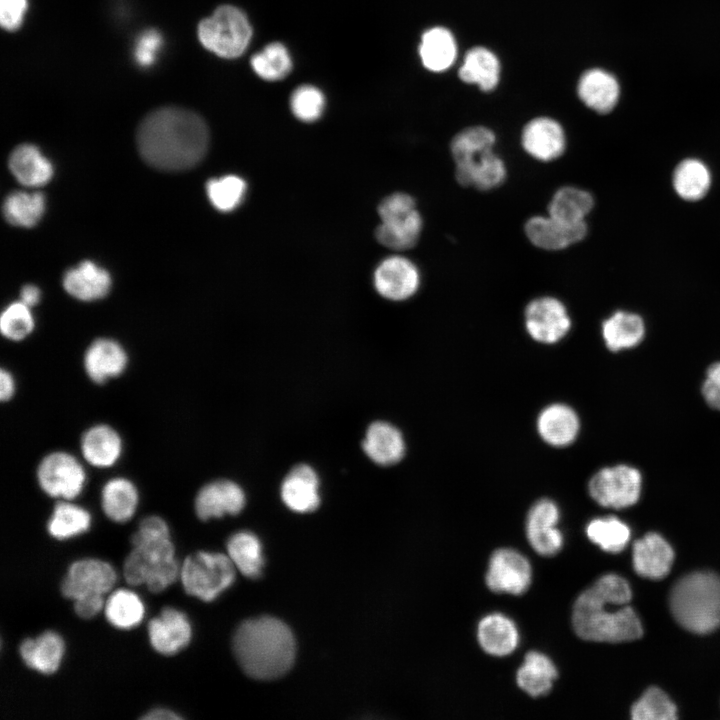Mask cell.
<instances>
[{
  "instance_id": "1",
  "label": "cell",
  "mask_w": 720,
  "mask_h": 720,
  "mask_svg": "<svg viewBox=\"0 0 720 720\" xmlns=\"http://www.w3.org/2000/svg\"><path fill=\"white\" fill-rule=\"evenodd\" d=\"M136 141L141 157L150 166L182 171L204 158L209 131L198 114L180 107H161L141 121Z\"/></svg>"
},
{
  "instance_id": "2",
  "label": "cell",
  "mask_w": 720,
  "mask_h": 720,
  "mask_svg": "<svg viewBox=\"0 0 720 720\" xmlns=\"http://www.w3.org/2000/svg\"><path fill=\"white\" fill-rule=\"evenodd\" d=\"M631 589L628 582L615 574L599 578L576 599L572 625L582 639L619 643L642 636L641 622L629 605Z\"/></svg>"
},
{
  "instance_id": "3",
  "label": "cell",
  "mask_w": 720,
  "mask_h": 720,
  "mask_svg": "<svg viewBox=\"0 0 720 720\" xmlns=\"http://www.w3.org/2000/svg\"><path fill=\"white\" fill-rule=\"evenodd\" d=\"M295 639L289 627L273 617L242 622L233 636V652L252 678L269 680L286 673L295 658Z\"/></svg>"
},
{
  "instance_id": "4",
  "label": "cell",
  "mask_w": 720,
  "mask_h": 720,
  "mask_svg": "<svg viewBox=\"0 0 720 720\" xmlns=\"http://www.w3.org/2000/svg\"><path fill=\"white\" fill-rule=\"evenodd\" d=\"M132 550L123 565V576L130 585H146L159 593L175 582L180 568L167 523L159 516L141 520L131 537Z\"/></svg>"
},
{
  "instance_id": "5",
  "label": "cell",
  "mask_w": 720,
  "mask_h": 720,
  "mask_svg": "<svg viewBox=\"0 0 720 720\" xmlns=\"http://www.w3.org/2000/svg\"><path fill=\"white\" fill-rule=\"evenodd\" d=\"M670 608L676 621L697 634L720 626V576L700 571L682 577L672 588Z\"/></svg>"
},
{
  "instance_id": "6",
  "label": "cell",
  "mask_w": 720,
  "mask_h": 720,
  "mask_svg": "<svg viewBox=\"0 0 720 720\" xmlns=\"http://www.w3.org/2000/svg\"><path fill=\"white\" fill-rule=\"evenodd\" d=\"M197 34L207 50L222 58L232 59L246 50L252 29L240 9L222 5L199 23Z\"/></svg>"
},
{
  "instance_id": "7",
  "label": "cell",
  "mask_w": 720,
  "mask_h": 720,
  "mask_svg": "<svg viewBox=\"0 0 720 720\" xmlns=\"http://www.w3.org/2000/svg\"><path fill=\"white\" fill-rule=\"evenodd\" d=\"M235 568L228 555L198 551L184 560L179 577L187 594L210 602L232 585Z\"/></svg>"
},
{
  "instance_id": "8",
  "label": "cell",
  "mask_w": 720,
  "mask_h": 720,
  "mask_svg": "<svg viewBox=\"0 0 720 720\" xmlns=\"http://www.w3.org/2000/svg\"><path fill=\"white\" fill-rule=\"evenodd\" d=\"M381 219L376 228L377 241L390 249L407 250L414 247L423 227V220L414 198L406 193H394L378 206Z\"/></svg>"
},
{
  "instance_id": "9",
  "label": "cell",
  "mask_w": 720,
  "mask_h": 720,
  "mask_svg": "<svg viewBox=\"0 0 720 720\" xmlns=\"http://www.w3.org/2000/svg\"><path fill=\"white\" fill-rule=\"evenodd\" d=\"M36 478L39 487L50 497L72 500L84 489L87 475L74 455L54 451L39 462Z\"/></svg>"
},
{
  "instance_id": "10",
  "label": "cell",
  "mask_w": 720,
  "mask_h": 720,
  "mask_svg": "<svg viewBox=\"0 0 720 720\" xmlns=\"http://www.w3.org/2000/svg\"><path fill=\"white\" fill-rule=\"evenodd\" d=\"M641 482L640 472L631 466L605 467L592 476L588 491L604 507L626 508L638 501Z\"/></svg>"
},
{
  "instance_id": "11",
  "label": "cell",
  "mask_w": 720,
  "mask_h": 720,
  "mask_svg": "<svg viewBox=\"0 0 720 720\" xmlns=\"http://www.w3.org/2000/svg\"><path fill=\"white\" fill-rule=\"evenodd\" d=\"M524 323L529 336L542 344L559 342L571 328L565 305L552 296L530 301L524 311Z\"/></svg>"
},
{
  "instance_id": "12",
  "label": "cell",
  "mask_w": 720,
  "mask_h": 720,
  "mask_svg": "<svg viewBox=\"0 0 720 720\" xmlns=\"http://www.w3.org/2000/svg\"><path fill=\"white\" fill-rule=\"evenodd\" d=\"M116 580V571L108 562L84 558L68 567L60 589L64 597L74 601L90 594L104 595L113 588Z\"/></svg>"
},
{
  "instance_id": "13",
  "label": "cell",
  "mask_w": 720,
  "mask_h": 720,
  "mask_svg": "<svg viewBox=\"0 0 720 720\" xmlns=\"http://www.w3.org/2000/svg\"><path fill=\"white\" fill-rule=\"evenodd\" d=\"M531 566L528 559L516 550H496L489 561L486 584L496 593L520 595L531 583Z\"/></svg>"
},
{
  "instance_id": "14",
  "label": "cell",
  "mask_w": 720,
  "mask_h": 720,
  "mask_svg": "<svg viewBox=\"0 0 720 720\" xmlns=\"http://www.w3.org/2000/svg\"><path fill=\"white\" fill-rule=\"evenodd\" d=\"M377 292L393 301H402L413 296L420 285V273L416 265L402 256L384 259L374 273Z\"/></svg>"
},
{
  "instance_id": "15",
  "label": "cell",
  "mask_w": 720,
  "mask_h": 720,
  "mask_svg": "<svg viewBox=\"0 0 720 720\" xmlns=\"http://www.w3.org/2000/svg\"><path fill=\"white\" fill-rule=\"evenodd\" d=\"M560 512L552 500L541 499L529 510L526 522L527 539L532 548L543 556L560 551L563 535L557 528Z\"/></svg>"
},
{
  "instance_id": "16",
  "label": "cell",
  "mask_w": 720,
  "mask_h": 720,
  "mask_svg": "<svg viewBox=\"0 0 720 720\" xmlns=\"http://www.w3.org/2000/svg\"><path fill=\"white\" fill-rule=\"evenodd\" d=\"M147 631L153 649L166 656L184 649L192 637L188 617L173 607H165L157 617L151 619Z\"/></svg>"
},
{
  "instance_id": "17",
  "label": "cell",
  "mask_w": 720,
  "mask_h": 720,
  "mask_svg": "<svg viewBox=\"0 0 720 720\" xmlns=\"http://www.w3.org/2000/svg\"><path fill=\"white\" fill-rule=\"evenodd\" d=\"M521 145L532 158L549 162L558 159L566 149V135L561 124L550 117L530 120L521 133Z\"/></svg>"
},
{
  "instance_id": "18",
  "label": "cell",
  "mask_w": 720,
  "mask_h": 720,
  "mask_svg": "<svg viewBox=\"0 0 720 720\" xmlns=\"http://www.w3.org/2000/svg\"><path fill=\"white\" fill-rule=\"evenodd\" d=\"M524 232L535 247L559 251L584 239L587 234V224L586 222L568 224L549 215H537L526 221Z\"/></svg>"
},
{
  "instance_id": "19",
  "label": "cell",
  "mask_w": 720,
  "mask_h": 720,
  "mask_svg": "<svg viewBox=\"0 0 720 720\" xmlns=\"http://www.w3.org/2000/svg\"><path fill=\"white\" fill-rule=\"evenodd\" d=\"M128 365L124 347L110 338L95 339L83 356V367L88 378L103 384L123 374Z\"/></svg>"
},
{
  "instance_id": "20",
  "label": "cell",
  "mask_w": 720,
  "mask_h": 720,
  "mask_svg": "<svg viewBox=\"0 0 720 720\" xmlns=\"http://www.w3.org/2000/svg\"><path fill=\"white\" fill-rule=\"evenodd\" d=\"M245 505V495L239 485L230 480L212 481L198 491L194 507L201 520L238 514Z\"/></svg>"
},
{
  "instance_id": "21",
  "label": "cell",
  "mask_w": 720,
  "mask_h": 720,
  "mask_svg": "<svg viewBox=\"0 0 720 720\" xmlns=\"http://www.w3.org/2000/svg\"><path fill=\"white\" fill-rule=\"evenodd\" d=\"M506 176V165L494 150L455 164V178L464 187L492 190L503 184Z\"/></svg>"
},
{
  "instance_id": "22",
  "label": "cell",
  "mask_w": 720,
  "mask_h": 720,
  "mask_svg": "<svg viewBox=\"0 0 720 720\" xmlns=\"http://www.w3.org/2000/svg\"><path fill=\"white\" fill-rule=\"evenodd\" d=\"M80 450L83 459L89 465L100 469L109 468L121 458L123 441L120 434L111 426L97 424L82 434Z\"/></svg>"
},
{
  "instance_id": "23",
  "label": "cell",
  "mask_w": 720,
  "mask_h": 720,
  "mask_svg": "<svg viewBox=\"0 0 720 720\" xmlns=\"http://www.w3.org/2000/svg\"><path fill=\"white\" fill-rule=\"evenodd\" d=\"M674 552L668 542L656 533H648L633 546V565L642 577L661 579L672 566Z\"/></svg>"
},
{
  "instance_id": "24",
  "label": "cell",
  "mask_w": 720,
  "mask_h": 720,
  "mask_svg": "<svg viewBox=\"0 0 720 720\" xmlns=\"http://www.w3.org/2000/svg\"><path fill=\"white\" fill-rule=\"evenodd\" d=\"M319 480L306 464L293 467L281 485V497L286 506L299 513L312 512L319 506Z\"/></svg>"
},
{
  "instance_id": "25",
  "label": "cell",
  "mask_w": 720,
  "mask_h": 720,
  "mask_svg": "<svg viewBox=\"0 0 720 720\" xmlns=\"http://www.w3.org/2000/svg\"><path fill=\"white\" fill-rule=\"evenodd\" d=\"M580 429L577 413L568 405L556 403L545 407L537 418V431L547 444L565 447L575 441Z\"/></svg>"
},
{
  "instance_id": "26",
  "label": "cell",
  "mask_w": 720,
  "mask_h": 720,
  "mask_svg": "<svg viewBox=\"0 0 720 720\" xmlns=\"http://www.w3.org/2000/svg\"><path fill=\"white\" fill-rule=\"evenodd\" d=\"M65 651L63 638L55 631H45L35 638H27L19 646L24 664L42 674L56 672Z\"/></svg>"
},
{
  "instance_id": "27",
  "label": "cell",
  "mask_w": 720,
  "mask_h": 720,
  "mask_svg": "<svg viewBox=\"0 0 720 720\" xmlns=\"http://www.w3.org/2000/svg\"><path fill=\"white\" fill-rule=\"evenodd\" d=\"M577 93L581 101L598 113H608L616 106L619 84L616 78L599 68L585 71L579 79Z\"/></svg>"
},
{
  "instance_id": "28",
  "label": "cell",
  "mask_w": 720,
  "mask_h": 720,
  "mask_svg": "<svg viewBox=\"0 0 720 720\" xmlns=\"http://www.w3.org/2000/svg\"><path fill=\"white\" fill-rule=\"evenodd\" d=\"M366 455L382 466L399 462L405 453V443L401 432L393 425L376 421L367 429L362 442Z\"/></svg>"
},
{
  "instance_id": "29",
  "label": "cell",
  "mask_w": 720,
  "mask_h": 720,
  "mask_svg": "<svg viewBox=\"0 0 720 720\" xmlns=\"http://www.w3.org/2000/svg\"><path fill=\"white\" fill-rule=\"evenodd\" d=\"M63 286L68 294L78 300L95 301L108 294L111 278L104 269L84 261L65 273Z\"/></svg>"
},
{
  "instance_id": "30",
  "label": "cell",
  "mask_w": 720,
  "mask_h": 720,
  "mask_svg": "<svg viewBox=\"0 0 720 720\" xmlns=\"http://www.w3.org/2000/svg\"><path fill=\"white\" fill-rule=\"evenodd\" d=\"M477 638L486 653L498 657L511 654L519 643V633L515 623L499 613L489 614L481 619Z\"/></svg>"
},
{
  "instance_id": "31",
  "label": "cell",
  "mask_w": 720,
  "mask_h": 720,
  "mask_svg": "<svg viewBox=\"0 0 720 720\" xmlns=\"http://www.w3.org/2000/svg\"><path fill=\"white\" fill-rule=\"evenodd\" d=\"M419 55L423 66L429 71L447 70L453 65L457 55L453 34L441 26L426 30L421 37Z\"/></svg>"
},
{
  "instance_id": "32",
  "label": "cell",
  "mask_w": 720,
  "mask_h": 720,
  "mask_svg": "<svg viewBox=\"0 0 720 720\" xmlns=\"http://www.w3.org/2000/svg\"><path fill=\"white\" fill-rule=\"evenodd\" d=\"M139 494L134 483L124 477L108 480L101 490V506L105 515L112 521L123 523L134 515Z\"/></svg>"
},
{
  "instance_id": "33",
  "label": "cell",
  "mask_w": 720,
  "mask_h": 720,
  "mask_svg": "<svg viewBox=\"0 0 720 720\" xmlns=\"http://www.w3.org/2000/svg\"><path fill=\"white\" fill-rule=\"evenodd\" d=\"M460 79L477 85L485 92L496 88L500 78V63L497 56L485 47H473L465 55L459 68Z\"/></svg>"
},
{
  "instance_id": "34",
  "label": "cell",
  "mask_w": 720,
  "mask_h": 720,
  "mask_svg": "<svg viewBox=\"0 0 720 720\" xmlns=\"http://www.w3.org/2000/svg\"><path fill=\"white\" fill-rule=\"evenodd\" d=\"M9 167L15 178L26 186H41L53 174L51 163L32 144L16 147L9 157Z\"/></svg>"
},
{
  "instance_id": "35",
  "label": "cell",
  "mask_w": 720,
  "mask_h": 720,
  "mask_svg": "<svg viewBox=\"0 0 720 720\" xmlns=\"http://www.w3.org/2000/svg\"><path fill=\"white\" fill-rule=\"evenodd\" d=\"M558 672L549 657L531 651L526 654L524 662L518 669L516 681L518 686L532 697L546 695L552 688Z\"/></svg>"
},
{
  "instance_id": "36",
  "label": "cell",
  "mask_w": 720,
  "mask_h": 720,
  "mask_svg": "<svg viewBox=\"0 0 720 720\" xmlns=\"http://www.w3.org/2000/svg\"><path fill=\"white\" fill-rule=\"evenodd\" d=\"M644 334V322L634 313L617 311L602 323L604 342L613 352L638 345Z\"/></svg>"
},
{
  "instance_id": "37",
  "label": "cell",
  "mask_w": 720,
  "mask_h": 720,
  "mask_svg": "<svg viewBox=\"0 0 720 720\" xmlns=\"http://www.w3.org/2000/svg\"><path fill=\"white\" fill-rule=\"evenodd\" d=\"M593 205V197L588 191L563 186L553 194L548 204V215L568 224L583 223Z\"/></svg>"
},
{
  "instance_id": "38",
  "label": "cell",
  "mask_w": 720,
  "mask_h": 720,
  "mask_svg": "<svg viewBox=\"0 0 720 720\" xmlns=\"http://www.w3.org/2000/svg\"><path fill=\"white\" fill-rule=\"evenodd\" d=\"M228 556L234 566L249 578H258L264 566L262 546L254 534L242 531L232 535L227 542Z\"/></svg>"
},
{
  "instance_id": "39",
  "label": "cell",
  "mask_w": 720,
  "mask_h": 720,
  "mask_svg": "<svg viewBox=\"0 0 720 720\" xmlns=\"http://www.w3.org/2000/svg\"><path fill=\"white\" fill-rule=\"evenodd\" d=\"M108 622L122 630L137 626L145 614V606L140 597L131 590L118 589L113 591L104 604Z\"/></svg>"
},
{
  "instance_id": "40",
  "label": "cell",
  "mask_w": 720,
  "mask_h": 720,
  "mask_svg": "<svg viewBox=\"0 0 720 720\" xmlns=\"http://www.w3.org/2000/svg\"><path fill=\"white\" fill-rule=\"evenodd\" d=\"M69 501L58 502L47 523L48 533L58 540L80 535L86 532L91 525L89 511Z\"/></svg>"
},
{
  "instance_id": "41",
  "label": "cell",
  "mask_w": 720,
  "mask_h": 720,
  "mask_svg": "<svg viewBox=\"0 0 720 720\" xmlns=\"http://www.w3.org/2000/svg\"><path fill=\"white\" fill-rule=\"evenodd\" d=\"M711 185L708 167L698 159H685L673 173V186L677 194L689 201L705 196Z\"/></svg>"
},
{
  "instance_id": "42",
  "label": "cell",
  "mask_w": 720,
  "mask_h": 720,
  "mask_svg": "<svg viewBox=\"0 0 720 720\" xmlns=\"http://www.w3.org/2000/svg\"><path fill=\"white\" fill-rule=\"evenodd\" d=\"M45 210V199L41 193L14 192L3 204L6 220L15 226L32 227L38 223Z\"/></svg>"
},
{
  "instance_id": "43",
  "label": "cell",
  "mask_w": 720,
  "mask_h": 720,
  "mask_svg": "<svg viewBox=\"0 0 720 720\" xmlns=\"http://www.w3.org/2000/svg\"><path fill=\"white\" fill-rule=\"evenodd\" d=\"M495 144L496 135L491 129L473 126L461 130L453 137L450 151L456 164L477 154L494 150Z\"/></svg>"
},
{
  "instance_id": "44",
  "label": "cell",
  "mask_w": 720,
  "mask_h": 720,
  "mask_svg": "<svg viewBox=\"0 0 720 720\" xmlns=\"http://www.w3.org/2000/svg\"><path fill=\"white\" fill-rule=\"evenodd\" d=\"M586 533L593 543L612 553L623 550L630 538L629 527L615 517L593 519L587 525Z\"/></svg>"
},
{
  "instance_id": "45",
  "label": "cell",
  "mask_w": 720,
  "mask_h": 720,
  "mask_svg": "<svg viewBox=\"0 0 720 720\" xmlns=\"http://www.w3.org/2000/svg\"><path fill=\"white\" fill-rule=\"evenodd\" d=\"M254 72L264 80L275 81L284 78L291 70L290 55L281 43L267 45L251 59Z\"/></svg>"
},
{
  "instance_id": "46",
  "label": "cell",
  "mask_w": 720,
  "mask_h": 720,
  "mask_svg": "<svg viewBox=\"0 0 720 720\" xmlns=\"http://www.w3.org/2000/svg\"><path fill=\"white\" fill-rule=\"evenodd\" d=\"M634 720H674L677 710L671 699L658 687H650L631 708Z\"/></svg>"
},
{
  "instance_id": "47",
  "label": "cell",
  "mask_w": 720,
  "mask_h": 720,
  "mask_svg": "<svg viewBox=\"0 0 720 720\" xmlns=\"http://www.w3.org/2000/svg\"><path fill=\"white\" fill-rule=\"evenodd\" d=\"M245 191V181L235 175L212 179L207 183V195L210 202L222 212L235 209L241 203Z\"/></svg>"
},
{
  "instance_id": "48",
  "label": "cell",
  "mask_w": 720,
  "mask_h": 720,
  "mask_svg": "<svg viewBox=\"0 0 720 720\" xmlns=\"http://www.w3.org/2000/svg\"><path fill=\"white\" fill-rule=\"evenodd\" d=\"M31 307L21 300L9 304L0 317V331L3 337L10 341H22L34 329V317Z\"/></svg>"
},
{
  "instance_id": "49",
  "label": "cell",
  "mask_w": 720,
  "mask_h": 720,
  "mask_svg": "<svg viewBox=\"0 0 720 720\" xmlns=\"http://www.w3.org/2000/svg\"><path fill=\"white\" fill-rule=\"evenodd\" d=\"M324 105L325 100L322 92L310 85L297 88L290 99L293 114L305 122L317 120L323 112Z\"/></svg>"
},
{
  "instance_id": "50",
  "label": "cell",
  "mask_w": 720,
  "mask_h": 720,
  "mask_svg": "<svg viewBox=\"0 0 720 720\" xmlns=\"http://www.w3.org/2000/svg\"><path fill=\"white\" fill-rule=\"evenodd\" d=\"M163 38L159 31L150 29L144 31L137 39L134 49V57L138 65L147 67L153 64L160 48Z\"/></svg>"
},
{
  "instance_id": "51",
  "label": "cell",
  "mask_w": 720,
  "mask_h": 720,
  "mask_svg": "<svg viewBox=\"0 0 720 720\" xmlns=\"http://www.w3.org/2000/svg\"><path fill=\"white\" fill-rule=\"evenodd\" d=\"M27 0H0V23L7 31L17 30L23 23Z\"/></svg>"
},
{
  "instance_id": "52",
  "label": "cell",
  "mask_w": 720,
  "mask_h": 720,
  "mask_svg": "<svg viewBox=\"0 0 720 720\" xmlns=\"http://www.w3.org/2000/svg\"><path fill=\"white\" fill-rule=\"evenodd\" d=\"M702 394L711 408L720 411V362L708 367L702 385Z\"/></svg>"
},
{
  "instance_id": "53",
  "label": "cell",
  "mask_w": 720,
  "mask_h": 720,
  "mask_svg": "<svg viewBox=\"0 0 720 720\" xmlns=\"http://www.w3.org/2000/svg\"><path fill=\"white\" fill-rule=\"evenodd\" d=\"M104 598L101 594H90L74 600V611L83 619L96 616L104 608Z\"/></svg>"
},
{
  "instance_id": "54",
  "label": "cell",
  "mask_w": 720,
  "mask_h": 720,
  "mask_svg": "<svg viewBox=\"0 0 720 720\" xmlns=\"http://www.w3.org/2000/svg\"><path fill=\"white\" fill-rule=\"evenodd\" d=\"M16 382L14 376L5 368L0 372V398L1 401H9L15 394Z\"/></svg>"
},
{
  "instance_id": "55",
  "label": "cell",
  "mask_w": 720,
  "mask_h": 720,
  "mask_svg": "<svg viewBox=\"0 0 720 720\" xmlns=\"http://www.w3.org/2000/svg\"><path fill=\"white\" fill-rule=\"evenodd\" d=\"M142 719H145V720H178V719H182V717L172 710H169L166 708H155V709L148 711L145 715H143Z\"/></svg>"
},
{
  "instance_id": "56",
  "label": "cell",
  "mask_w": 720,
  "mask_h": 720,
  "mask_svg": "<svg viewBox=\"0 0 720 720\" xmlns=\"http://www.w3.org/2000/svg\"><path fill=\"white\" fill-rule=\"evenodd\" d=\"M40 296V290L32 284L25 285L20 292L21 301L29 307L35 306L39 302Z\"/></svg>"
}]
</instances>
